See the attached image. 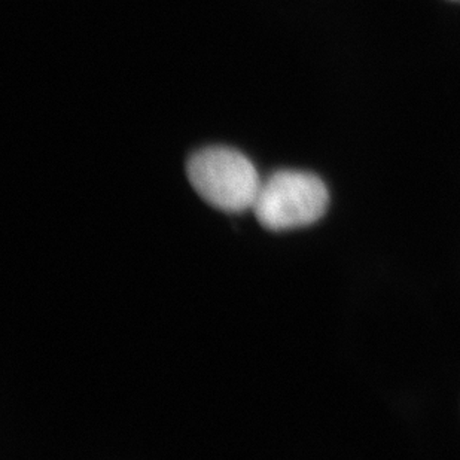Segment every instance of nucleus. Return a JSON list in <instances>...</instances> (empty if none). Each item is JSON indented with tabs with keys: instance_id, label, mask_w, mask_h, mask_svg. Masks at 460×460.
<instances>
[{
	"instance_id": "obj_1",
	"label": "nucleus",
	"mask_w": 460,
	"mask_h": 460,
	"mask_svg": "<svg viewBox=\"0 0 460 460\" xmlns=\"http://www.w3.org/2000/svg\"><path fill=\"white\" fill-rule=\"evenodd\" d=\"M187 174L203 200L231 213L252 210L262 182L248 156L226 146H210L192 154Z\"/></svg>"
},
{
	"instance_id": "obj_2",
	"label": "nucleus",
	"mask_w": 460,
	"mask_h": 460,
	"mask_svg": "<svg viewBox=\"0 0 460 460\" xmlns=\"http://www.w3.org/2000/svg\"><path fill=\"white\" fill-rule=\"evenodd\" d=\"M330 192L316 174L280 170L261 182L253 213L270 231L312 226L326 213Z\"/></svg>"
}]
</instances>
